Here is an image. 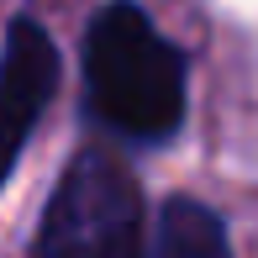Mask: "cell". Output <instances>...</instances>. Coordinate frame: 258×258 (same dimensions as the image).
Here are the masks:
<instances>
[{
  "label": "cell",
  "instance_id": "277c9868",
  "mask_svg": "<svg viewBox=\"0 0 258 258\" xmlns=\"http://www.w3.org/2000/svg\"><path fill=\"white\" fill-rule=\"evenodd\" d=\"M148 258H232V242H227V227H221V216L211 206L179 195V201H169L158 211Z\"/></svg>",
  "mask_w": 258,
  "mask_h": 258
},
{
  "label": "cell",
  "instance_id": "7a4b0ae2",
  "mask_svg": "<svg viewBox=\"0 0 258 258\" xmlns=\"http://www.w3.org/2000/svg\"><path fill=\"white\" fill-rule=\"evenodd\" d=\"M148 211L143 184L116 153L79 148L53 184L32 258H143Z\"/></svg>",
  "mask_w": 258,
  "mask_h": 258
},
{
  "label": "cell",
  "instance_id": "6da1fadb",
  "mask_svg": "<svg viewBox=\"0 0 258 258\" xmlns=\"http://www.w3.org/2000/svg\"><path fill=\"white\" fill-rule=\"evenodd\" d=\"M85 85L90 111L132 143H169L190 105L184 53L132 0H111L90 16Z\"/></svg>",
  "mask_w": 258,
  "mask_h": 258
},
{
  "label": "cell",
  "instance_id": "3957f363",
  "mask_svg": "<svg viewBox=\"0 0 258 258\" xmlns=\"http://www.w3.org/2000/svg\"><path fill=\"white\" fill-rule=\"evenodd\" d=\"M53 90H58V48L48 27L16 16L6 32V53H0V184L11 179L27 137L37 132Z\"/></svg>",
  "mask_w": 258,
  "mask_h": 258
}]
</instances>
